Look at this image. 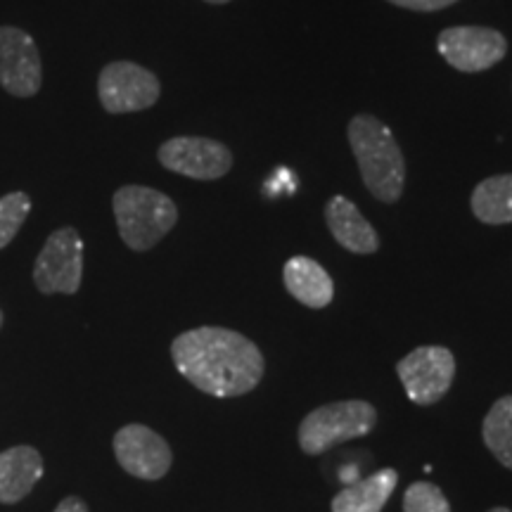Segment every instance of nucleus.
Instances as JSON below:
<instances>
[{"label": "nucleus", "instance_id": "4be33fe9", "mask_svg": "<svg viewBox=\"0 0 512 512\" xmlns=\"http://www.w3.org/2000/svg\"><path fill=\"white\" fill-rule=\"evenodd\" d=\"M207 3H214V5H223V3H228V0H207Z\"/></svg>", "mask_w": 512, "mask_h": 512}, {"label": "nucleus", "instance_id": "1a4fd4ad", "mask_svg": "<svg viewBox=\"0 0 512 512\" xmlns=\"http://www.w3.org/2000/svg\"><path fill=\"white\" fill-rule=\"evenodd\" d=\"M439 53L458 72H484L501 62L508 50L503 34L486 27H453L439 34Z\"/></svg>", "mask_w": 512, "mask_h": 512}, {"label": "nucleus", "instance_id": "6e6552de", "mask_svg": "<svg viewBox=\"0 0 512 512\" xmlns=\"http://www.w3.org/2000/svg\"><path fill=\"white\" fill-rule=\"evenodd\" d=\"M159 162L174 174L195 178V181H214L226 176L233 166V155L219 140L211 138H171L159 147Z\"/></svg>", "mask_w": 512, "mask_h": 512}, {"label": "nucleus", "instance_id": "7ed1b4c3", "mask_svg": "<svg viewBox=\"0 0 512 512\" xmlns=\"http://www.w3.org/2000/svg\"><path fill=\"white\" fill-rule=\"evenodd\" d=\"M114 219L119 235L133 252H147L157 245L178 221V209L171 197L145 185H124L114 192Z\"/></svg>", "mask_w": 512, "mask_h": 512}, {"label": "nucleus", "instance_id": "ddd939ff", "mask_svg": "<svg viewBox=\"0 0 512 512\" xmlns=\"http://www.w3.org/2000/svg\"><path fill=\"white\" fill-rule=\"evenodd\" d=\"M43 477V458L36 448L15 446L0 453V503H19Z\"/></svg>", "mask_w": 512, "mask_h": 512}, {"label": "nucleus", "instance_id": "0eeeda50", "mask_svg": "<svg viewBox=\"0 0 512 512\" xmlns=\"http://www.w3.org/2000/svg\"><path fill=\"white\" fill-rule=\"evenodd\" d=\"M408 399L418 406L437 403L456 377V358L446 347H420L396 366Z\"/></svg>", "mask_w": 512, "mask_h": 512}, {"label": "nucleus", "instance_id": "5701e85b", "mask_svg": "<svg viewBox=\"0 0 512 512\" xmlns=\"http://www.w3.org/2000/svg\"><path fill=\"white\" fill-rule=\"evenodd\" d=\"M489 512H512V510H508V508H494V510H489Z\"/></svg>", "mask_w": 512, "mask_h": 512}, {"label": "nucleus", "instance_id": "6ab92c4d", "mask_svg": "<svg viewBox=\"0 0 512 512\" xmlns=\"http://www.w3.org/2000/svg\"><path fill=\"white\" fill-rule=\"evenodd\" d=\"M403 512H451L446 496L439 486L430 482H415L403 496Z\"/></svg>", "mask_w": 512, "mask_h": 512}, {"label": "nucleus", "instance_id": "f257e3e1", "mask_svg": "<svg viewBox=\"0 0 512 512\" xmlns=\"http://www.w3.org/2000/svg\"><path fill=\"white\" fill-rule=\"evenodd\" d=\"M171 356L185 380L216 399L252 392L266 368L259 347L240 332L226 328L183 332L171 344Z\"/></svg>", "mask_w": 512, "mask_h": 512}, {"label": "nucleus", "instance_id": "aec40b11", "mask_svg": "<svg viewBox=\"0 0 512 512\" xmlns=\"http://www.w3.org/2000/svg\"><path fill=\"white\" fill-rule=\"evenodd\" d=\"M387 3L399 5V8L406 10H418V12H434L441 8H448V5L458 3V0H387Z\"/></svg>", "mask_w": 512, "mask_h": 512}, {"label": "nucleus", "instance_id": "9b49d317", "mask_svg": "<svg viewBox=\"0 0 512 512\" xmlns=\"http://www.w3.org/2000/svg\"><path fill=\"white\" fill-rule=\"evenodd\" d=\"M114 456L128 475L157 482L171 467V448L155 430L145 425H126L114 434Z\"/></svg>", "mask_w": 512, "mask_h": 512}, {"label": "nucleus", "instance_id": "4468645a", "mask_svg": "<svg viewBox=\"0 0 512 512\" xmlns=\"http://www.w3.org/2000/svg\"><path fill=\"white\" fill-rule=\"evenodd\" d=\"M283 278L287 292L309 309H325L335 297L328 271L309 256H292L283 268Z\"/></svg>", "mask_w": 512, "mask_h": 512}, {"label": "nucleus", "instance_id": "dca6fc26", "mask_svg": "<svg viewBox=\"0 0 512 512\" xmlns=\"http://www.w3.org/2000/svg\"><path fill=\"white\" fill-rule=\"evenodd\" d=\"M472 214L489 226L512 223V174L479 183L472 192Z\"/></svg>", "mask_w": 512, "mask_h": 512}, {"label": "nucleus", "instance_id": "a211bd4d", "mask_svg": "<svg viewBox=\"0 0 512 512\" xmlns=\"http://www.w3.org/2000/svg\"><path fill=\"white\" fill-rule=\"evenodd\" d=\"M31 211V197L27 192H10L0 197V249L15 240L19 228L24 226Z\"/></svg>", "mask_w": 512, "mask_h": 512}, {"label": "nucleus", "instance_id": "f03ea898", "mask_svg": "<svg viewBox=\"0 0 512 512\" xmlns=\"http://www.w3.org/2000/svg\"><path fill=\"white\" fill-rule=\"evenodd\" d=\"M349 143L370 195L384 204L399 200L406 183V164L392 131L380 119L358 114L349 124Z\"/></svg>", "mask_w": 512, "mask_h": 512}, {"label": "nucleus", "instance_id": "20e7f679", "mask_svg": "<svg viewBox=\"0 0 512 512\" xmlns=\"http://www.w3.org/2000/svg\"><path fill=\"white\" fill-rule=\"evenodd\" d=\"M377 422L368 401H337L311 411L299 425V446L309 456H320L344 441L366 437Z\"/></svg>", "mask_w": 512, "mask_h": 512}, {"label": "nucleus", "instance_id": "9d476101", "mask_svg": "<svg viewBox=\"0 0 512 512\" xmlns=\"http://www.w3.org/2000/svg\"><path fill=\"white\" fill-rule=\"evenodd\" d=\"M41 83V55L34 38L17 27H0V86L15 98H31Z\"/></svg>", "mask_w": 512, "mask_h": 512}, {"label": "nucleus", "instance_id": "423d86ee", "mask_svg": "<svg viewBox=\"0 0 512 512\" xmlns=\"http://www.w3.org/2000/svg\"><path fill=\"white\" fill-rule=\"evenodd\" d=\"M159 93L157 76L136 62H112L100 72L98 95L110 114L147 110L159 100Z\"/></svg>", "mask_w": 512, "mask_h": 512}, {"label": "nucleus", "instance_id": "f8f14e48", "mask_svg": "<svg viewBox=\"0 0 512 512\" xmlns=\"http://www.w3.org/2000/svg\"><path fill=\"white\" fill-rule=\"evenodd\" d=\"M325 219L335 235V240L344 249L354 254H373L380 247L375 228L363 219L358 207L347 197L335 195L325 207Z\"/></svg>", "mask_w": 512, "mask_h": 512}, {"label": "nucleus", "instance_id": "b1692460", "mask_svg": "<svg viewBox=\"0 0 512 512\" xmlns=\"http://www.w3.org/2000/svg\"><path fill=\"white\" fill-rule=\"evenodd\" d=\"M0 328H3V311H0Z\"/></svg>", "mask_w": 512, "mask_h": 512}, {"label": "nucleus", "instance_id": "f3484780", "mask_svg": "<svg viewBox=\"0 0 512 512\" xmlns=\"http://www.w3.org/2000/svg\"><path fill=\"white\" fill-rule=\"evenodd\" d=\"M482 437L498 463L512 470V396H503L491 406L484 418Z\"/></svg>", "mask_w": 512, "mask_h": 512}, {"label": "nucleus", "instance_id": "412c9836", "mask_svg": "<svg viewBox=\"0 0 512 512\" xmlns=\"http://www.w3.org/2000/svg\"><path fill=\"white\" fill-rule=\"evenodd\" d=\"M55 512H88V505L76 496H67L64 501L57 505Z\"/></svg>", "mask_w": 512, "mask_h": 512}, {"label": "nucleus", "instance_id": "2eb2a0df", "mask_svg": "<svg viewBox=\"0 0 512 512\" xmlns=\"http://www.w3.org/2000/svg\"><path fill=\"white\" fill-rule=\"evenodd\" d=\"M396 484H399V472L392 467L366 479H358L332 498V512H382L384 503L394 494Z\"/></svg>", "mask_w": 512, "mask_h": 512}, {"label": "nucleus", "instance_id": "39448f33", "mask_svg": "<svg viewBox=\"0 0 512 512\" xmlns=\"http://www.w3.org/2000/svg\"><path fill=\"white\" fill-rule=\"evenodd\" d=\"M83 278V242L76 228H60L46 240L34 264V283L43 294H76Z\"/></svg>", "mask_w": 512, "mask_h": 512}]
</instances>
